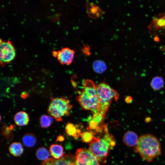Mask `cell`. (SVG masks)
I'll use <instances>...</instances> for the list:
<instances>
[{"instance_id":"20","label":"cell","mask_w":165,"mask_h":165,"mask_svg":"<svg viewBox=\"0 0 165 165\" xmlns=\"http://www.w3.org/2000/svg\"><path fill=\"white\" fill-rule=\"evenodd\" d=\"M90 6V7L87 5V12L89 15L91 17H97L100 16L101 13H102V11L101 9L97 6L95 5H92V4H89Z\"/></svg>"},{"instance_id":"19","label":"cell","mask_w":165,"mask_h":165,"mask_svg":"<svg viewBox=\"0 0 165 165\" xmlns=\"http://www.w3.org/2000/svg\"><path fill=\"white\" fill-rule=\"evenodd\" d=\"M53 121V118L50 116L43 115L39 119L40 124L43 128H47L51 125Z\"/></svg>"},{"instance_id":"15","label":"cell","mask_w":165,"mask_h":165,"mask_svg":"<svg viewBox=\"0 0 165 165\" xmlns=\"http://www.w3.org/2000/svg\"><path fill=\"white\" fill-rule=\"evenodd\" d=\"M22 141L25 146L32 147L34 146L36 143V138L34 134L31 133H27L23 136Z\"/></svg>"},{"instance_id":"17","label":"cell","mask_w":165,"mask_h":165,"mask_svg":"<svg viewBox=\"0 0 165 165\" xmlns=\"http://www.w3.org/2000/svg\"><path fill=\"white\" fill-rule=\"evenodd\" d=\"M96 134L94 132L88 130L81 133L80 136L83 142L90 143L96 137Z\"/></svg>"},{"instance_id":"2","label":"cell","mask_w":165,"mask_h":165,"mask_svg":"<svg viewBox=\"0 0 165 165\" xmlns=\"http://www.w3.org/2000/svg\"><path fill=\"white\" fill-rule=\"evenodd\" d=\"M97 86L90 79L86 80L83 89L77 97V100L84 109L91 111L93 114L97 113L99 100L97 92Z\"/></svg>"},{"instance_id":"25","label":"cell","mask_w":165,"mask_h":165,"mask_svg":"<svg viewBox=\"0 0 165 165\" xmlns=\"http://www.w3.org/2000/svg\"><path fill=\"white\" fill-rule=\"evenodd\" d=\"M64 137L62 135H60L59 136L57 139V141L60 142H62L64 141Z\"/></svg>"},{"instance_id":"1","label":"cell","mask_w":165,"mask_h":165,"mask_svg":"<svg viewBox=\"0 0 165 165\" xmlns=\"http://www.w3.org/2000/svg\"><path fill=\"white\" fill-rule=\"evenodd\" d=\"M135 151L139 153L142 159L150 162L161 155V144L153 135L144 134L139 138Z\"/></svg>"},{"instance_id":"3","label":"cell","mask_w":165,"mask_h":165,"mask_svg":"<svg viewBox=\"0 0 165 165\" xmlns=\"http://www.w3.org/2000/svg\"><path fill=\"white\" fill-rule=\"evenodd\" d=\"M116 144L113 135L109 133L108 130L102 138L96 137L90 144L89 150L99 161L105 163L110 151Z\"/></svg>"},{"instance_id":"8","label":"cell","mask_w":165,"mask_h":165,"mask_svg":"<svg viewBox=\"0 0 165 165\" xmlns=\"http://www.w3.org/2000/svg\"><path fill=\"white\" fill-rule=\"evenodd\" d=\"M75 54L74 50L68 47L57 51V60L62 64L69 65L72 62Z\"/></svg>"},{"instance_id":"14","label":"cell","mask_w":165,"mask_h":165,"mask_svg":"<svg viewBox=\"0 0 165 165\" xmlns=\"http://www.w3.org/2000/svg\"><path fill=\"white\" fill-rule=\"evenodd\" d=\"M9 150L12 155L15 156H18L23 153L24 148L20 143L15 142L11 144L9 147Z\"/></svg>"},{"instance_id":"28","label":"cell","mask_w":165,"mask_h":165,"mask_svg":"<svg viewBox=\"0 0 165 165\" xmlns=\"http://www.w3.org/2000/svg\"><path fill=\"white\" fill-rule=\"evenodd\" d=\"M154 41L158 42L159 41V38L158 36H155L154 38Z\"/></svg>"},{"instance_id":"7","label":"cell","mask_w":165,"mask_h":165,"mask_svg":"<svg viewBox=\"0 0 165 165\" xmlns=\"http://www.w3.org/2000/svg\"><path fill=\"white\" fill-rule=\"evenodd\" d=\"M75 159V165H100L99 161L89 149H77Z\"/></svg>"},{"instance_id":"18","label":"cell","mask_w":165,"mask_h":165,"mask_svg":"<svg viewBox=\"0 0 165 165\" xmlns=\"http://www.w3.org/2000/svg\"><path fill=\"white\" fill-rule=\"evenodd\" d=\"M37 158L40 160H45L49 158L50 153L47 149L41 147L37 149L36 152Z\"/></svg>"},{"instance_id":"11","label":"cell","mask_w":165,"mask_h":165,"mask_svg":"<svg viewBox=\"0 0 165 165\" xmlns=\"http://www.w3.org/2000/svg\"><path fill=\"white\" fill-rule=\"evenodd\" d=\"M14 120L16 125L19 126H23L28 125L29 121V117L27 113L21 111L15 114Z\"/></svg>"},{"instance_id":"23","label":"cell","mask_w":165,"mask_h":165,"mask_svg":"<svg viewBox=\"0 0 165 165\" xmlns=\"http://www.w3.org/2000/svg\"><path fill=\"white\" fill-rule=\"evenodd\" d=\"M82 49V51L83 53L86 54L87 55H89L90 54V47L89 46H85Z\"/></svg>"},{"instance_id":"21","label":"cell","mask_w":165,"mask_h":165,"mask_svg":"<svg viewBox=\"0 0 165 165\" xmlns=\"http://www.w3.org/2000/svg\"><path fill=\"white\" fill-rule=\"evenodd\" d=\"M150 84L151 86L154 90H158L163 86V80L161 77H155L152 80Z\"/></svg>"},{"instance_id":"24","label":"cell","mask_w":165,"mask_h":165,"mask_svg":"<svg viewBox=\"0 0 165 165\" xmlns=\"http://www.w3.org/2000/svg\"><path fill=\"white\" fill-rule=\"evenodd\" d=\"M125 101L127 103H130L132 101V98L130 96H127L126 97Z\"/></svg>"},{"instance_id":"26","label":"cell","mask_w":165,"mask_h":165,"mask_svg":"<svg viewBox=\"0 0 165 165\" xmlns=\"http://www.w3.org/2000/svg\"><path fill=\"white\" fill-rule=\"evenodd\" d=\"M28 96V94L25 92H22L21 94V97L23 98H27Z\"/></svg>"},{"instance_id":"22","label":"cell","mask_w":165,"mask_h":165,"mask_svg":"<svg viewBox=\"0 0 165 165\" xmlns=\"http://www.w3.org/2000/svg\"><path fill=\"white\" fill-rule=\"evenodd\" d=\"M154 22L155 27L157 28H163L165 27V17L159 18H155Z\"/></svg>"},{"instance_id":"6","label":"cell","mask_w":165,"mask_h":165,"mask_svg":"<svg viewBox=\"0 0 165 165\" xmlns=\"http://www.w3.org/2000/svg\"><path fill=\"white\" fill-rule=\"evenodd\" d=\"M16 50L9 40L4 41L0 39V62L2 66H5L15 58Z\"/></svg>"},{"instance_id":"4","label":"cell","mask_w":165,"mask_h":165,"mask_svg":"<svg viewBox=\"0 0 165 165\" xmlns=\"http://www.w3.org/2000/svg\"><path fill=\"white\" fill-rule=\"evenodd\" d=\"M97 92L99 104L97 113L105 116L112 101L113 99L117 100L119 95L116 91L104 82L97 86Z\"/></svg>"},{"instance_id":"13","label":"cell","mask_w":165,"mask_h":165,"mask_svg":"<svg viewBox=\"0 0 165 165\" xmlns=\"http://www.w3.org/2000/svg\"><path fill=\"white\" fill-rule=\"evenodd\" d=\"M50 152L53 158L59 159L64 156V148L63 146L57 144H53L49 148Z\"/></svg>"},{"instance_id":"16","label":"cell","mask_w":165,"mask_h":165,"mask_svg":"<svg viewBox=\"0 0 165 165\" xmlns=\"http://www.w3.org/2000/svg\"><path fill=\"white\" fill-rule=\"evenodd\" d=\"M93 70L96 73L101 74L103 73L107 69V66L105 63L101 60L94 61L92 64Z\"/></svg>"},{"instance_id":"12","label":"cell","mask_w":165,"mask_h":165,"mask_svg":"<svg viewBox=\"0 0 165 165\" xmlns=\"http://www.w3.org/2000/svg\"><path fill=\"white\" fill-rule=\"evenodd\" d=\"M65 129L68 136H72L75 139H78L80 136L81 130L78 128L76 125L68 123L66 125Z\"/></svg>"},{"instance_id":"5","label":"cell","mask_w":165,"mask_h":165,"mask_svg":"<svg viewBox=\"0 0 165 165\" xmlns=\"http://www.w3.org/2000/svg\"><path fill=\"white\" fill-rule=\"evenodd\" d=\"M72 106L70 101L64 97H51L47 112L57 122L63 120V117L70 115Z\"/></svg>"},{"instance_id":"10","label":"cell","mask_w":165,"mask_h":165,"mask_svg":"<svg viewBox=\"0 0 165 165\" xmlns=\"http://www.w3.org/2000/svg\"><path fill=\"white\" fill-rule=\"evenodd\" d=\"M138 138L137 134L133 131H129L126 132L123 137L124 144L129 147H133L137 145Z\"/></svg>"},{"instance_id":"27","label":"cell","mask_w":165,"mask_h":165,"mask_svg":"<svg viewBox=\"0 0 165 165\" xmlns=\"http://www.w3.org/2000/svg\"><path fill=\"white\" fill-rule=\"evenodd\" d=\"M57 51L53 50L52 52V55L53 57H57Z\"/></svg>"},{"instance_id":"9","label":"cell","mask_w":165,"mask_h":165,"mask_svg":"<svg viewBox=\"0 0 165 165\" xmlns=\"http://www.w3.org/2000/svg\"><path fill=\"white\" fill-rule=\"evenodd\" d=\"M41 165H75V156L67 154L57 160L49 158L42 162Z\"/></svg>"}]
</instances>
